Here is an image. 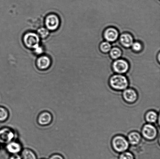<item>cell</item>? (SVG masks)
Listing matches in <instances>:
<instances>
[{
	"label": "cell",
	"instance_id": "obj_1",
	"mask_svg": "<svg viewBox=\"0 0 160 159\" xmlns=\"http://www.w3.org/2000/svg\"><path fill=\"white\" fill-rule=\"evenodd\" d=\"M111 88L117 91H122L128 88L129 81L123 74H116L111 76L109 80Z\"/></svg>",
	"mask_w": 160,
	"mask_h": 159
},
{
	"label": "cell",
	"instance_id": "obj_2",
	"mask_svg": "<svg viewBox=\"0 0 160 159\" xmlns=\"http://www.w3.org/2000/svg\"><path fill=\"white\" fill-rule=\"evenodd\" d=\"M111 145L116 152H123L128 150L130 144L128 139L123 135H115L111 140Z\"/></svg>",
	"mask_w": 160,
	"mask_h": 159
},
{
	"label": "cell",
	"instance_id": "obj_3",
	"mask_svg": "<svg viewBox=\"0 0 160 159\" xmlns=\"http://www.w3.org/2000/svg\"><path fill=\"white\" fill-rule=\"evenodd\" d=\"M40 40V37L38 34L34 32H27L23 36V43L28 49H33L36 47L39 46Z\"/></svg>",
	"mask_w": 160,
	"mask_h": 159
},
{
	"label": "cell",
	"instance_id": "obj_4",
	"mask_svg": "<svg viewBox=\"0 0 160 159\" xmlns=\"http://www.w3.org/2000/svg\"><path fill=\"white\" fill-rule=\"evenodd\" d=\"M158 135V129L153 124L147 123L142 126L141 135L147 141H153L157 138Z\"/></svg>",
	"mask_w": 160,
	"mask_h": 159
},
{
	"label": "cell",
	"instance_id": "obj_5",
	"mask_svg": "<svg viewBox=\"0 0 160 159\" xmlns=\"http://www.w3.org/2000/svg\"><path fill=\"white\" fill-rule=\"evenodd\" d=\"M45 27L49 31H55L60 26L61 21L58 16L54 13L48 14L45 19Z\"/></svg>",
	"mask_w": 160,
	"mask_h": 159
},
{
	"label": "cell",
	"instance_id": "obj_6",
	"mask_svg": "<svg viewBox=\"0 0 160 159\" xmlns=\"http://www.w3.org/2000/svg\"><path fill=\"white\" fill-rule=\"evenodd\" d=\"M112 68L114 72L117 74H124L129 70V63L124 59H118L113 62Z\"/></svg>",
	"mask_w": 160,
	"mask_h": 159
},
{
	"label": "cell",
	"instance_id": "obj_7",
	"mask_svg": "<svg viewBox=\"0 0 160 159\" xmlns=\"http://www.w3.org/2000/svg\"><path fill=\"white\" fill-rule=\"evenodd\" d=\"M122 97L127 103H134L137 101L138 95L137 91L134 88H128L123 90Z\"/></svg>",
	"mask_w": 160,
	"mask_h": 159
},
{
	"label": "cell",
	"instance_id": "obj_8",
	"mask_svg": "<svg viewBox=\"0 0 160 159\" xmlns=\"http://www.w3.org/2000/svg\"><path fill=\"white\" fill-rule=\"evenodd\" d=\"M52 60L49 56L42 54L39 56L36 61V65L38 69L45 71L48 69L51 65Z\"/></svg>",
	"mask_w": 160,
	"mask_h": 159
},
{
	"label": "cell",
	"instance_id": "obj_9",
	"mask_svg": "<svg viewBox=\"0 0 160 159\" xmlns=\"http://www.w3.org/2000/svg\"><path fill=\"white\" fill-rule=\"evenodd\" d=\"M118 30L116 28L109 27L107 28L103 32V38L106 41L113 43L116 41L119 37Z\"/></svg>",
	"mask_w": 160,
	"mask_h": 159
},
{
	"label": "cell",
	"instance_id": "obj_10",
	"mask_svg": "<svg viewBox=\"0 0 160 159\" xmlns=\"http://www.w3.org/2000/svg\"><path fill=\"white\" fill-rule=\"evenodd\" d=\"M14 138V133L11 129L4 128L0 130V143L8 144Z\"/></svg>",
	"mask_w": 160,
	"mask_h": 159
},
{
	"label": "cell",
	"instance_id": "obj_11",
	"mask_svg": "<svg viewBox=\"0 0 160 159\" xmlns=\"http://www.w3.org/2000/svg\"><path fill=\"white\" fill-rule=\"evenodd\" d=\"M119 40L121 44L126 48L131 47L134 43L132 36L128 33H124L121 34L119 37Z\"/></svg>",
	"mask_w": 160,
	"mask_h": 159
},
{
	"label": "cell",
	"instance_id": "obj_12",
	"mask_svg": "<svg viewBox=\"0 0 160 159\" xmlns=\"http://www.w3.org/2000/svg\"><path fill=\"white\" fill-rule=\"evenodd\" d=\"M52 120V117L51 113L48 112H43L39 115L38 122L40 125L46 126L51 124Z\"/></svg>",
	"mask_w": 160,
	"mask_h": 159
},
{
	"label": "cell",
	"instance_id": "obj_13",
	"mask_svg": "<svg viewBox=\"0 0 160 159\" xmlns=\"http://www.w3.org/2000/svg\"><path fill=\"white\" fill-rule=\"evenodd\" d=\"M127 138L130 144L136 146L141 143L142 136L139 132L133 131L128 133Z\"/></svg>",
	"mask_w": 160,
	"mask_h": 159
},
{
	"label": "cell",
	"instance_id": "obj_14",
	"mask_svg": "<svg viewBox=\"0 0 160 159\" xmlns=\"http://www.w3.org/2000/svg\"><path fill=\"white\" fill-rule=\"evenodd\" d=\"M145 119L147 123L153 124L158 122V120H159V115L155 110H149L146 113Z\"/></svg>",
	"mask_w": 160,
	"mask_h": 159
},
{
	"label": "cell",
	"instance_id": "obj_15",
	"mask_svg": "<svg viewBox=\"0 0 160 159\" xmlns=\"http://www.w3.org/2000/svg\"><path fill=\"white\" fill-rule=\"evenodd\" d=\"M7 149L11 153L17 154L21 150V146L19 143L15 142H11L6 146Z\"/></svg>",
	"mask_w": 160,
	"mask_h": 159
},
{
	"label": "cell",
	"instance_id": "obj_16",
	"mask_svg": "<svg viewBox=\"0 0 160 159\" xmlns=\"http://www.w3.org/2000/svg\"><path fill=\"white\" fill-rule=\"evenodd\" d=\"M122 51L120 48L117 47L111 48L109 51V55L111 58L113 60L120 58L122 55Z\"/></svg>",
	"mask_w": 160,
	"mask_h": 159
},
{
	"label": "cell",
	"instance_id": "obj_17",
	"mask_svg": "<svg viewBox=\"0 0 160 159\" xmlns=\"http://www.w3.org/2000/svg\"><path fill=\"white\" fill-rule=\"evenodd\" d=\"M37 34L40 38L45 39L49 36L50 32L46 27H41L38 30Z\"/></svg>",
	"mask_w": 160,
	"mask_h": 159
},
{
	"label": "cell",
	"instance_id": "obj_18",
	"mask_svg": "<svg viewBox=\"0 0 160 159\" xmlns=\"http://www.w3.org/2000/svg\"><path fill=\"white\" fill-rule=\"evenodd\" d=\"M99 48L102 52L106 54L110 51L111 49V45L109 42L106 41H103L100 44Z\"/></svg>",
	"mask_w": 160,
	"mask_h": 159
},
{
	"label": "cell",
	"instance_id": "obj_19",
	"mask_svg": "<svg viewBox=\"0 0 160 159\" xmlns=\"http://www.w3.org/2000/svg\"><path fill=\"white\" fill-rule=\"evenodd\" d=\"M23 159H36L35 154L30 149H25L22 152Z\"/></svg>",
	"mask_w": 160,
	"mask_h": 159
},
{
	"label": "cell",
	"instance_id": "obj_20",
	"mask_svg": "<svg viewBox=\"0 0 160 159\" xmlns=\"http://www.w3.org/2000/svg\"><path fill=\"white\" fill-rule=\"evenodd\" d=\"M9 113L6 108L0 107V122H4L8 119Z\"/></svg>",
	"mask_w": 160,
	"mask_h": 159
},
{
	"label": "cell",
	"instance_id": "obj_21",
	"mask_svg": "<svg viewBox=\"0 0 160 159\" xmlns=\"http://www.w3.org/2000/svg\"><path fill=\"white\" fill-rule=\"evenodd\" d=\"M131 47L133 51L136 52H140L142 51V44L140 42L138 41L134 42Z\"/></svg>",
	"mask_w": 160,
	"mask_h": 159
},
{
	"label": "cell",
	"instance_id": "obj_22",
	"mask_svg": "<svg viewBox=\"0 0 160 159\" xmlns=\"http://www.w3.org/2000/svg\"><path fill=\"white\" fill-rule=\"evenodd\" d=\"M120 159H134V156L131 152H124L120 155Z\"/></svg>",
	"mask_w": 160,
	"mask_h": 159
},
{
	"label": "cell",
	"instance_id": "obj_23",
	"mask_svg": "<svg viewBox=\"0 0 160 159\" xmlns=\"http://www.w3.org/2000/svg\"><path fill=\"white\" fill-rule=\"evenodd\" d=\"M34 54L38 56H40L43 54L44 50L43 47L39 45V46L36 47L33 49Z\"/></svg>",
	"mask_w": 160,
	"mask_h": 159
},
{
	"label": "cell",
	"instance_id": "obj_24",
	"mask_svg": "<svg viewBox=\"0 0 160 159\" xmlns=\"http://www.w3.org/2000/svg\"><path fill=\"white\" fill-rule=\"evenodd\" d=\"M50 159H63L62 157L59 155H54Z\"/></svg>",
	"mask_w": 160,
	"mask_h": 159
},
{
	"label": "cell",
	"instance_id": "obj_25",
	"mask_svg": "<svg viewBox=\"0 0 160 159\" xmlns=\"http://www.w3.org/2000/svg\"><path fill=\"white\" fill-rule=\"evenodd\" d=\"M10 159H22L21 157L19 156L18 155H15L12 156V157H11Z\"/></svg>",
	"mask_w": 160,
	"mask_h": 159
},
{
	"label": "cell",
	"instance_id": "obj_26",
	"mask_svg": "<svg viewBox=\"0 0 160 159\" xmlns=\"http://www.w3.org/2000/svg\"><path fill=\"white\" fill-rule=\"evenodd\" d=\"M158 62H159V63L160 60V53H159V54H158Z\"/></svg>",
	"mask_w": 160,
	"mask_h": 159
}]
</instances>
